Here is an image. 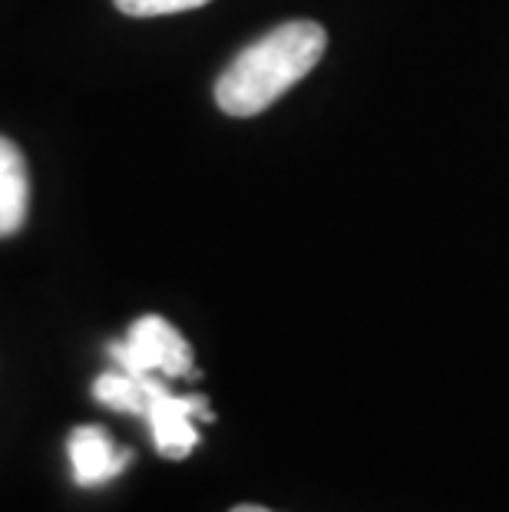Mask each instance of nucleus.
Returning <instances> with one entry per match:
<instances>
[{
	"mask_svg": "<svg viewBox=\"0 0 509 512\" xmlns=\"http://www.w3.org/2000/svg\"><path fill=\"white\" fill-rule=\"evenodd\" d=\"M324 47L328 34L321 24L288 20L262 40L248 43L222 70L215 83V103L229 116H258L318 67Z\"/></svg>",
	"mask_w": 509,
	"mask_h": 512,
	"instance_id": "obj_1",
	"label": "nucleus"
},
{
	"mask_svg": "<svg viewBox=\"0 0 509 512\" xmlns=\"http://www.w3.org/2000/svg\"><path fill=\"white\" fill-rule=\"evenodd\" d=\"M110 357L126 374H162V377H199L192 367V347L166 318L159 314H143L126 341L110 344Z\"/></svg>",
	"mask_w": 509,
	"mask_h": 512,
	"instance_id": "obj_2",
	"label": "nucleus"
},
{
	"mask_svg": "<svg viewBox=\"0 0 509 512\" xmlns=\"http://www.w3.org/2000/svg\"><path fill=\"white\" fill-rule=\"evenodd\" d=\"M146 390V417L153 427L156 450L166 460H186V456L199 446L196 420H212V410L202 394L176 397L162 384L159 374H139Z\"/></svg>",
	"mask_w": 509,
	"mask_h": 512,
	"instance_id": "obj_3",
	"label": "nucleus"
},
{
	"mask_svg": "<svg viewBox=\"0 0 509 512\" xmlns=\"http://www.w3.org/2000/svg\"><path fill=\"white\" fill-rule=\"evenodd\" d=\"M67 453L73 463V476H77L80 486L110 483V479H116L133 463V450L116 446L110 433L103 427H96V423H86V427H77L70 433Z\"/></svg>",
	"mask_w": 509,
	"mask_h": 512,
	"instance_id": "obj_4",
	"label": "nucleus"
},
{
	"mask_svg": "<svg viewBox=\"0 0 509 512\" xmlns=\"http://www.w3.org/2000/svg\"><path fill=\"white\" fill-rule=\"evenodd\" d=\"M30 209L27 159L10 139L0 136V238L20 232Z\"/></svg>",
	"mask_w": 509,
	"mask_h": 512,
	"instance_id": "obj_5",
	"label": "nucleus"
},
{
	"mask_svg": "<svg viewBox=\"0 0 509 512\" xmlns=\"http://www.w3.org/2000/svg\"><path fill=\"white\" fill-rule=\"evenodd\" d=\"M93 397L103 403V407L119 410V413H133V417H146V390H143V377L126 374V370H110V374H100L93 384Z\"/></svg>",
	"mask_w": 509,
	"mask_h": 512,
	"instance_id": "obj_6",
	"label": "nucleus"
},
{
	"mask_svg": "<svg viewBox=\"0 0 509 512\" xmlns=\"http://www.w3.org/2000/svg\"><path fill=\"white\" fill-rule=\"evenodd\" d=\"M126 17H166V14H182V10L205 7L209 0H113Z\"/></svg>",
	"mask_w": 509,
	"mask_h": 512,
	"instance_id": "obj_7",
	"label": "nucleus"
},
{
	"mask_svg": "<svg viewBox=\"0 0 509 512\" xmlns=\"http://www.w3.org/2000/svg\"><path fill=\"white\" fill-rule=\"evenodd\" d=\"M232 512H272V509H265V506H255V503H242V506H235Z\"/></svg>",
	"mask_w": 509,
	"mask_h": 512,
	"instance_id": "obj_8",
	"label": "nucleus"
}]
</instances>
